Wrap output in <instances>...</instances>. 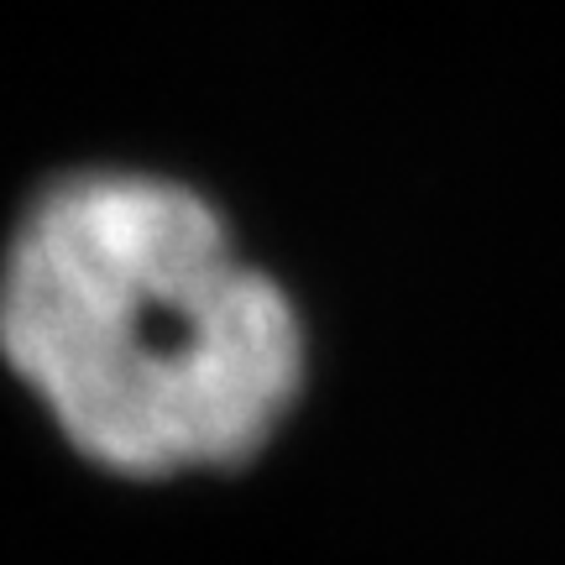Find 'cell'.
<instances>
[{
	"instance_id": "cell-1",
	"label": "cell",
	"mask_w": 565,
	"mask_h": 565,
	"mask_svg": "<svg viewBox=\"0 0 565 565\" xmlns=\"http://www.w3.org/2000/svg\"><path fill=\"white\" fill-rule=\"evenodd\" d=\"M0 366L89 471L200 482L288 429L309 330L210 189L79 162L0 236Z\"/></svg>"
}]
</instances>
